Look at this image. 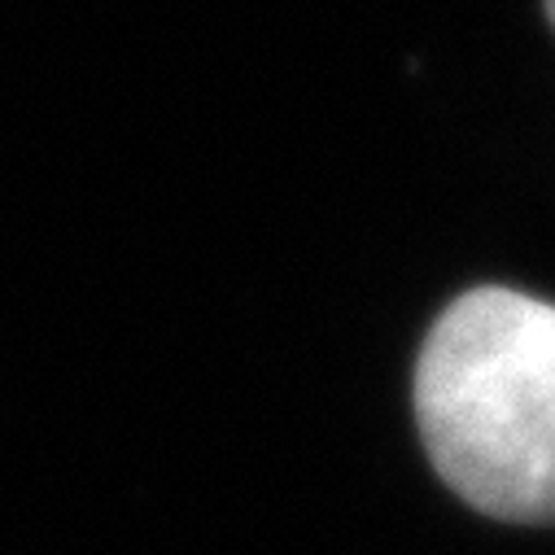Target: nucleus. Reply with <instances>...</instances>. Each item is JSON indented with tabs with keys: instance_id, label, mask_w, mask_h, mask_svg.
I'll use <instances>...</instances> for the list:
<instances>
[{
	"instance_id": "1",
	"label": "nucleus",
	"mask_w": 555,
	"mask_h": 555,
	"mask_svg": "<svg viewBox=\"0 0 555 555\" xmlns=\"http://www.w3.org/2000/svg\"><path fill=\"white\" fill-rule=\"evenodd\" d=\"M415 421L464 503L555 525V302L499 285L455 298L421 350Z\"/></svg>"
},
{
	"instance_id": "2",
	"label": "nucleus",
	"mask_w": 555,
	"mask_h": 555,
	"mask_svg": "<svg viewBox=\"0 0 555 555\" xmlns=\"http://www.w3.org/2000/svg\"><path fill=\"white\" fill-rule=\"evenodd\" d=\"M546 18H551V27H555V0H546Z\"/></svg>"
}]
</instances>
